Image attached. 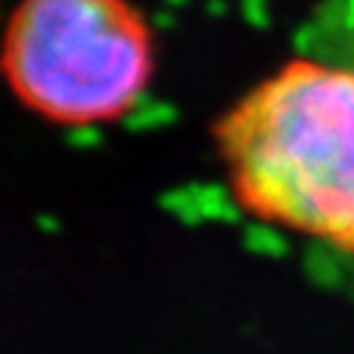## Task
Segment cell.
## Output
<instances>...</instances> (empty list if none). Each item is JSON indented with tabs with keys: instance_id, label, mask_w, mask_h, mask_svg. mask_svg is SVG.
Masks as SVG:
<instances>
[{
	"instance_id": "1",
	"label": "cell",
	"mask_w": 354,
	"mask_h": 354,
	"mask_svg": "<svg viewBox=\"0 0 354 354\" xmlns=\"http://www.w3.org/2000/svg\"><path fill=\"white\" fill-rule=\"evenodd\" d=\"M212 140L245 215L354 254V59L285 62Z\"/></svg>"
},
{
	"instance_id": "2",
	"label": "cell",
	"mask_w": 354,
	"mask_h": 354,
	"mask_svg": "<svg viewBox=\"0 0 354 354\" xmlns=\"http://www.w3.org/2000/svg\"><path fill=\"white\" fill-rule=\"evenodd\" d=\"M153 64V37L129 0H23L0 45L15 98L56 126L123 118Z\"/></svg>"
}]
</instances>
